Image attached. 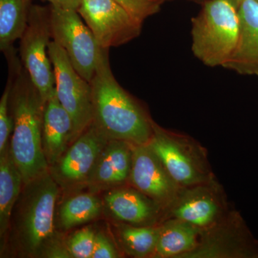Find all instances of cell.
I'll list each match as a JSON object with an SVG mask.
<instances>
[{"label":"cell","mask_w":258,"mask_h":258,"mask_svg":"<svg viewBox=\"0 0 258 258\" xmlns=\"http://www.w3.org/2000/svg\"><path fill=\"white\" fill-rule=\"evenodd\" d=\"M33 0H0V50L6 52L28 25Z\"/></svg>","instance_id":"19"},{"label":"cell","mask_w":258,"mask_h":258,"mask_svg":"<svg viewBox=\"0 0 258 258\" xmlns=\"http://www.w3.org/2000/svg\"><path fill=\"white\" fill-rule=\"evenodd\" d=\"M116 257L119 255L109 239L103 232L96 233L91 258Z\"/></svg>","instance_id":"25"},{"label":"cell","mask_w":258,"mask_h":258,"mask_svg":"<svg viewBox=\"0 0 258 258\" xmlns=\"http://www.w3.org/2000/svg\"><path fill=\"white\" fill-rule=\"evenodd\" d=\"M96 235L91 227H85L75 232L66 245L70 257L91 258Z\"/></svg>","instance_id":"23"},{"label":"cell","mask_w":258,"mask_h":258,"mask_svg":"<svg viewBox=\"0 0 258 258\" xmlns=\"http://www.w3.org/2000/svg\"><path fill=\"white\" fill-rule=\"evenodd\" d=\"M21 173L15 164L10 145L0 153V236L5 238L10 219L23 186Z\"/></svg>","instance_id":"17"},{"label":"cell","mask_w":258,"mask_h":258,"mask_svg":"<svg viewBox=\"0 0 258 258\" xmlns=\"http://www.w3.org/2000/svg\"><path fill=\"white\" fill-rule=\"evenodd\" d=\"M109 141L91 123L50 166V174L56 182L64 189L86 186L102 150Z\"/></svg>","instance_id":"9"},{"label":"cell","mask_w":258,"mask_h":258,"mask_svg":"<svg viewBox=\"0 0 258 258\" xmlns=\"http://www.w3.org/2000/svg\"><path fill=\"white\" fill-rule=\"evenodd\" d=\"M131 184L159 205H171L180 192V186L166 170L149 144H132Z\"/></svg>","instance_id":"11"},{"label":"cell","mask_w":258,"mask_h":258,"mask_svg":"<svg viewBox=\"0 0 258 258\" xmlns=\"http://www.w3.org/2000/svg\"><path fill=\"white\" fill-rule=\"evenodd\" d=\"M77 10L102 48L124 45L142 32L143 23L113 0H81Z\"/></svg>","instance_id":"8"},{"label":"cell","mask_w":258,"mask_h":258,"mask_svg":"<svg viewBox=\"0 0 258 258\" xmlns=\"http://www.w3.org/2000/svg\"><path fill=\"white\" fill-rule=\"evenodd\" d=\"M181 192L180 191L171 203V213L174 219L187 222L201 230L216 223L221 208L210 189L200 184Z\"/></svg>","instance_id":"14"},{"label":"cell","mask_w":258,"mask_h":258,"mask_svg":"<svg viewBox=\"0 0 258 258\" xmlns=\"http://www.w3.org/2000/svg\"><path fill=\"white\" fill-rule=\"evenodd\" d=\"M74 132L72 118L55 93L45 102L42 124V149L49 169L60 159L69 144L73 142Z\"/></svg>","instance_id":"15"},{"label":"cell","mask_w":258,"mask_h":258,"mask_svg":"<svg viewBox=\"0 0 258 258\" xmlns=\"http://www.w3.org/2000/svg\"><path fill=\"white\" fill-rule=\"evenodd\" d=\"M112 216L132 225H143L157 216L159 204L135 188H115L104 197Z\"/></svg>","instance_id":"16"},{"label":"cell","mask_w":258,"mask_h":258,"mask_svg":"<svg viewBox=\"0 0 258 258\" xmlns=\"http://www.w3.org/2000/svg\"><path fill=\"white\" fill-rule=\"evenodd\" d=\"M230 1L237 8H238L239 5H240L243 0H230ZM254 1L257 2L258 3V0H254Z\"/></svg>","instance_id":"28"},{"label":"cell","mask_w":258,"mask_h":258,"mask_svg":"<svg viewBox=\"0 0 258 258\" xmlns=\"http://www.w3.org/2000/svg\"><path fill=\"white\" fill-rule=\"evenodd\" d=\"M52 40L67 54L76 71L91 83L102 50L78 10L49 5Z\"/></svg>","instance_id":"5"},{"label":"cell","mask_w":258,"mask_h":258,"mask_svg":"<svg viewBox=\"0 0 258 258\" xmlns=\"http://www.w3.org/2000/svg\"><path fill=\"white\" fill-rule=\"evenodd\" d=\"M13 71L8 68V82L0 100V153L10 145V137L13 133V121L10 111V96L13 86Z\"/></svg>","instance_id":"22"},{"label":"cell","mask_w":258,"mask_h":258,"mask_svg":"<svg viewBox=\"0 0 258 258\" xmlns=\"http://www.w3.org/2000/svg\"><path fill=\"white\" fill-rule=\"evenodd\" d=\"M201 229L192 225L174 220L159 227V236L155 254L159 257H181L188 255L198 246Z\"/></svg>","instance_id":"18"},{"label":"cell","mask_w":258,"mask_h":258,"mask_svg":"<svg viewBox=\"0 0 258 258\" xmlns=\"http://www.w3.org/2000/svg\"><path fill=\"white\" fill-rule=\"evenodd\" d=\"M103 209L101 200L93 193L79 194L66 200L59 210L61 228L69 230L87 223L99 216Z\"/></svg>","instance_id":"20"},{"label":"cell","mask_w":258,"mask_h":258,"mask_svg":"<svg viewBox=\"0 0 258 258\" xmlns=\"http://www.w3.org/2000/svg\"><path fill=\"white\" fill-rule=\"evenodd\" d=\"M48 53L55 76L56 96L74 122V142L92 123V88L53 40L49 45Z\"/></svg>","instance_id":"7"},{"label":"cell","mask_w":258,"mask_h":258,"mask_svg":"<svg viewBox=\"0 0 258 258\" xmlns=\"http://www.w3.org/2000/svg\"><path fill=\"white\" fill-rule=\"evenodd\" d=\"M128 11L132 16L144 23V20L157 14L162 3L159 0H113Z\"/></svg>","instance_id":"24"},{"label":"cell","mask_w":258,"mask_h":258,"mask_svg":"<svg viewBox=\"0 0 258 258\" xmlns=\"http://www.w3.org/2000/svg\"><path fill=\"white\" fill-rule=\"evenodd\" d=\"M238 39L224 69L240 74L258 75V3L243 0L239 5Z\"/></svg>","instance_id":"13"},{"label":"cell","mask_w":258,"mask_h":258,"mask_svg":"<svg viewBox=\"0 0 258 258\" xmlns=\"http://www.w3.org/2000/svg\"><path fill=\"white\" fill-rule=\"evenodd\" d=\"M4 55L14 75L10 96L13 121L10 151L26 184L49 171L42 142L45 103L14 47Z\"/></svg>","instance_id":"1"},{"label":"cell","mask_w":258,"mask_h":258,"mask_svg":"<svg viewBox=\"0 0 258 258\" xmlns=\"http://www.w3.org/2000/svg\"><path fill=\"white\" fill-rule=\"evenodd\" d=\"M109 49L102 48L91 81L92 123L109 140L135 145L147 144L153 122L137 101L115 80L109 61Z\"/></svg>","instance_id":"2"},{"label":"cell","mask_w":258,"mask_h":258,"mask_svg":"<svg viewBox=\"0 0 258 258\" xmlns=\"http://www.w3.org/2000/svg\"><path fill=\"white\" fill-rule=\"evenodd\" d=\"M58 186L50 171L23 184L8 232L10 243L20 255L40 257L55 248L54 220Z\"/></svg>","instance_id":"3"},{"label":"cell","mask_w":258,"mask_h":258,"mask_svg":"<svg viewBox=\"0 0 258 258\" xmlns=\"http://www.w3.org/2000/svg\"><path fill=\"white\" fill-rule=\"evenodd\" d=\"M148 144L180 187H191L206 182L208 176L203 163L186 141L153 122L152 138Z\"/></svg>","instance_id":"10"},{"label":"cell","mask_w":258,"mask_h":258,"mask_svg":"<svg viewBox=\"0 0 258 258\" xmlns=\"http://www.w3.org/2000/svg\"><path fill=\"white\" fill-rule=\"evenodd\" d=\"M50 39L49 6L32 5L28 25L20 39L19 57L45 103L55 93V76L48 53Z\"/></svg>","instance_id":"6"},{"label":"cell","mask_w":258,"mask_h":258,"mask_svg":"<svg viewBox=\"0 0 258 258\" xmlns=\"http://www.w3.org/2000/svg\"><path fill=\"white\" fill-rule=\"evenodd\" d=\"M132 166V144L110 140L97 160L87 184L91 192L112 189L129 181Z\"/></svg>","instance_id":"12"},{"label":"cell","mask_w":258,"mask_h":258,"mask_svg":"<svg viewBox=\"0 0 258 258\" xmlns=\"http://www.w3.org/2000/svg\"><path fill=\"white\" fill-rule=\"evenodd\" d=\"M159 1H160L161 3H163L166 1H172V0H159ZM185 1L191 2V3H198V4H203V2L205 1V0H185Z\"/></svg>","instance_id":"27"},{"label":"cell","mask_w":258,"mask_h":258,"mask_svg":"<svg viewBox=\"0 0 258 258\" xmlns=\"http://www.w3.org/2000/svg\"><path fill=\"white\" fill-rule=\"evenodd\" d=\"M159 227L132 225H121L118 237L123 250L134 257H147L155 254Z\"/></svg>","instance_id":"21"},{"label":"cell","mask_w":258,"mask_h":258,"mask_svg":"<svg viewBox=\"0 0 258 258\" xmlns=\"http://www.w3.org/2000/svg\"><path fill=\"white\" fill-rule=\"evenodd\" d=\"M42 1L48 2L50 5L59 7V8L77 10L79 9L81 0H42Z\"/></svg>","instance_id":"26"},{"label":"cell","mask_w":258,"mask_h":258,"mask_svg":"<svg viewBox=\"0 0 258 258\" xmlns=\"http://www.w3.org/2000/svg\"><path fill=\"white\" fill-rule=\"evenodd\" d=\"M200 13L191 19V50L209 67H223L238 39V10L230 0L204 1Z\"/></svg>","instance_id":"4"}]
</instances>
